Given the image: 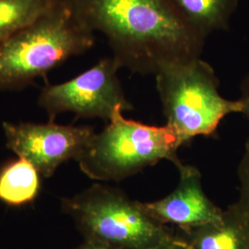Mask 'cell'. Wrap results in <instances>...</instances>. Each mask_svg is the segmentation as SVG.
Segmentation results:
<instances>
[{
	"label": "cell",
	"mask_w": 249,
	"mask_h": 249,
	"mask_svg": "<svg viewBox=\"0 0 249 249\" xmlns=\"http://www.w3.org/2000/svg\"><path fill=\"white\" fill-rule=\"evenodd\" d=\"M80 20L107 37L121 69L155 75L200 57L203 36L188 25L173 0H69Z\"/></svg>",
	"instance_id": "6da1fadb"
},
{
	"label": "cell",
	"mask_w": 249,
	"mask_h": 249,
	"mask_svg": "<svg viewBox=\"0 0 249 249\" xmlns=\"http://www.w3.org/2000/svg\"><path fill=\"white\" fill-rule=\"evenodd\" d=\"M94 33L69 0L0 42V91L20 90L94 45Z\"/></svg>",
	"instance_id": "7a4b0ae2"
},
{
	"label": "cell",
	"mask_w": 249,
	"mask_h": 249,
	"mask_svg": "<svg viewBox=\"0 0 249 249\" xmlns=\"http://www.w3.org/2000/svg\"><path fill=\"white\" fill-rule=\"evenodd\" d=\"M182 146L168 124H143L118 111L101 132L93 135L77 161L81 172L92 180L120 182L160 160H169L177 166L182 162L178 156Z\"/></svg>",
	"instance_id": "3957f363"
},
{
	"label": "cell",
	"mask_w": 249,
	"mask_h": 249,
	"mask_svg": "<svg viewBox=\"0 0 249 249\" xmlns=\"http://www.w3.org/2000/svg\"><path fill=\"white\" fill-rule=\"evenodd\" d=\"M84 240L110 249H151L174 236L176 229L153 220L117 187L96 183L61 201Z\"/></svg>",
	"instance_id": "277c9868"
},
{
	"label": "cell",
	"mask_w": 249,
	"mask_h": 249,
	"mask_svg": "<svg viewBox=\"0 0 249 249\" xmlns=\"http://www.w3.org/2000/svg\"><path fill=\"white\" fill-rule=\"evenodd\" d=\"M166 124L184 145L197 136L214 137L221 122L241 114V101L224 98L213 68L200 57L172 64L155 74Z\"/></svg>",
	"instance_id": "5b68a950"
},
{
	"label": "cell",
	"mask_w": 249,
	"mask_h": 249,
	"mask_svg": "<svg viewBox=\"0 0 249 249\" xmlns=\"http://www.w3.org/2000/svg\"><path fill=\"white\" fill-rule=\"evenodd\" d=\"M120 69L113 56L103 58L71 80L46 84L37 104L50 121L63 113H72L77 118H100L108 122L116 112L134 108L117 76Z\"/></svg>",
	"instance_id": "8992f818"
},
{
	"label": "cell",
	"mask_w": 249,
	"mask_h": 249,
	"mask_svg": "<svg viewBox=\"0 0 249 249\" xmlns=\"http://www.w3.org/2000/svg\"><path fill=\"white\" fill-rule=\"evenodd\" d=\"M6 146L18 157L29 160L39 174L51 178L66 161L79 160L86 150L94 129L89 125L3 122Z\"/></svg>",
	"instance_id": "52a82bcc"
},
{
	"label": "cell",
	"mask_w": 249,
	"mask_h": 249,
	"mask_svg": "<svg viewBox=\"0 0 249 249\" xmlns=\"http://www.w3.org/2000/svg\"><path fill=\"white\" fill-rule=\"evenodd\" d=\"M177 187L168 196L152 202H140L153 220L177 229H190L206 223H220L223 211L206 196L201 173L194 165L180 162Z\"/></svg>",
	"instance_id": "ba28073f"
},
{
	"label": "cell",
	"mask_w": 249,
	"mask_h": 249,
	"mask_svg": "<svg viewBox=\"0 0 249 249\" xmlns=\"http://www.w3.org/2000/svg\"><path fill=\"white\" fill-rule=\"evenodd\" d=\"M176 230L188 249H249L247 229L235 203L223 211L220 223Z\"/></svg>",
	"instance_id": "9c48e42d"
},
{
	"label": "cell",
	"mask_w": 249,
	"mask_h": 249,
	"mask_svg": "<svg viewBox=\"0 0 249 249\" xmlns=\"http://www.w3.org/2000/svg\"><path fill=\"white\" fill-rule=\"evenodd\" d=\"M188 25L206 38L214 31L227 30L239 0H173Z\"/></svg>",
	"instance_id": "30bf717a"
},
{
	"label": "cell",
	"mask_w": 249,
	"mask_h": 249,
	"mask_svg": "<svg viewBox=\"0 0 249 249\" xmlns=\"http://www.w3.org/2000/svg\"><path fill=\"white\" fill-rule=\"evenodd\" d=\"M40 174L26 159L18 157L0 169V200L10 206L33 201L40 189Z\"/></svg>",
	"instance_id": "8fae6325"
},
{
	"label": "cell",
	"mask_w": 249,
	"mask_h": 249,
	"mask_svg": "<svg viewBox=\"0 0 249 249\" xmlns=\"http://www.w3.org/2000/svg\"><path fill=\"white\" fill-rule=\"evenodd\" d=\"M58 0H0V42L32 24Z\"/></svg>",
	"instance_id": "7c38bea8"
},
{
	"label": "cell",
	"mask_w": 249,
	"mask_h": 249,
	"mask_svg": "<svg viewBox=\"0 0 249 249\" xmlns=\"http://www.w3.org/2000/svg\"><path fill=\"white\" fill-rule=\"evenodd\" d=\"M237 178L239 180V197L234 203L238 208L247 229L249 249V139L245 143L237 166Z\"/></svg>",
	"instance_id": "4fadbf2b"
},
{
	"label": "cell",
	"mask_w": 249,
	"mask_h": 249,
	"mask_svg": "<svg viewBox=\"0 0 249 249\" xmlns=\"http://www.w3.org/2000/svg\"><path fill=\"white\" fill-rule=\"evenodd\" d=\"M240 90L241 97L239 100L242 104L241 114L249 120V74L242 81Z\"/></svg>",
	"instance_id": "5bb4252c"
},
{
	"label": "cell",
	"mask_w": 249,
	"mask_h": 249,
	"mask_svg": "<svg viewBox=\"0 0 249 249\" xmlns=\"http://www.w3.org/2000/svg\"><path fill=\"white\" fill-rule=\"evenodd\" d=\"M151 249H187V244L183 238L179 235L178 231L176 230V232L173 237H171L168 240L162 242L160 245L154 247Z\"/></svg>",
	"instance_id": "9a60e30c"
},
{
	"label": "cell",
	"mask_w": 249,
	"mask_h": 249,
	"mask_svg": "<svg viewBox=\"0 0 249 249\" xmlns=\"http://www.w3.org/2000/svg\"><path fill=\"white\" fill-rule=\"evenodd\" d=\"M72 249H110L107 248L104 245H101L95 242H90V241H84L79 247Z\"/></svg>",
	"instance_id": "2e32d148"
}]
</instances>
